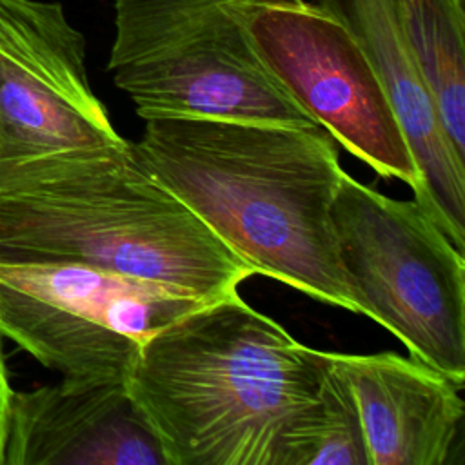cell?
<instances>
[{"label": "cell", "mask_w": 465, "mask_h": 465, "mask_svg": "<svg viewBox=\"0 0 465 465\" xmlns=\"http://www.w3.org/2000/svg\"><path fill=\"white\" fill-rule=\"evenodd\" d=\"M145 167L256 274L358 312L332 227L341 174L334 138L232 118H147Z\"/></svg>", "instance_id": "1"}, {"label": "cell", "mask_w": 465, "mask_h": 465, "mask_svg": "<svg viewBox=\"0 0 465 465\" xmlns=\"http://www.w3.org/2000/svg\"><path fill=\"white\" fill-rule=\"evenodd\" d=\"M327 371V351L300 343L234 291L154 331L127 391L167 465H285Z\"/></svg>", "instance_id": "2"}, {"label": "cell", "mask_w": 465, "mask_h": 465, "mask_svg": "<svg viewBox=\"0 0 465 465\" xmlns=\"http://www.w3.org/2000/svg\"><path fill=\"white\" fill-rule=\"evenodd\" d=\"M24 262L93 265L205 302L256 274L125 138L0 163V263Z\"/></svg>", "instance_id": "3"}, {"label": "cell", "mask_w": 465, "mask_h": 465, "mask_svg": "<svg viewBox=\"0 0 465 465\" xmlns=\"http://www.w3.org/2000/svg\"><path fill=\"white\" fill-rule=\"evenodd\" d=\"M107 71L143 120L318 125L263 64L231 0H114Z\"/></svg>", "instance_id": "4"}, {"label": "cell", "mask_w": 465, "mask_h": 465, "mask_svg": "<svg viewBox=\"0 0 465 465\" xmlns=\"http://www.w3.org/2000/svg\"><path fill=\"white\" fill-rule=\"evenodd\" d=\"M338 262L360 314L465 385V260L416 200L343 173L332 202Z\"/></svg>", "instance_id": "5"}, {"label": "cell", "mask_w": 465, "mask_h": 465, "mask_svg": "<svg viewBox=\"0 0 465 465\" xmlns=\"http://www.w3.org/2000/svg\"><path fill=\"white\" fill-rule=\"evenodd\" d=\"M202 303L84 263H0V336L62 378L127 381L145 340Z\"/></svg>", "instance_id": "6"}, {"label": "cell", "mask_w": 465, "mask_h": 465, "mask_svg": "<svg viewBox=\"0 0 465 465\" xmlns=\"http://www.w3.org/2000/svg\"><path fill=\"white\" fill-rule=\"evenodd\" d=\"M231 9L269 71L320 127L380 176L418 191L414 158L378 74L331 13L307 0H231Z\"/></svg>", "instance_id": "7"}, {"label": "cell", "mask_w": 465, "mask_h": 465, "mask_svg": "<svg viewBox=\"0 0 465 465\" xmlns=\"http://www.w3.org/2000/svg\"><path fill=\"white\" fill-rule=\"evenodd\" d=\"M118 140L62 4L0 0V163Z\"/></svg>", "instance_id": "8"}, {"label": "cell", "mask_w": 465, "mask_h": 465, "mask_svg": "<svg viewBox=\"0 0 465 465\" xmlns=\"http://www.w3.org/2000/svg\"><path fill=\"white\" fill-rule=\"evenodd\" d=\"M4 465H167L122 380L13 391Z\"/></svg>", "instance_id": "9"}, {"label": "cell", "mask_w": 465, "mask_h": 465, "mask_svg": "<svg viewBox=\"0 0 465 465\" xmlns=\"http://www.w3.org/2000/svg\"><path fill=\"white\" fill-rule=\"evenodd\" d=\"M358 42L378 74L414 158V200L463 251L465 158L449 142L434 100L412 56L398 0H314Z\"/></svg>", "instance_id": "10"}, {"label": "cell", "mask_w": 465, "mask_h": 465, "mask_svg": "<svg viewBox=\"0 0 465 465\" xmlns=\"http://www.w3.org/2000/svg\"><path fill=\"white\" fill-rule=\"evenodd\" d=\"M363 429L369 465H449L458 452L461 385L396 352H331Z\"/></svg>", "instance_id": "11"}, {"label": "cell", "mask_w": 465, "mask_h": 465, "mask_svg": "<svg viewBox=\"0 0 465 465\" xmlns=\"http://www.w3.org/2000/svg\"><path fill=\"white\" fill-rule=\"evenodd\" d=\"M398 7L445 134L465 158V0H398Z\"/></svg>", "instance_id": "12"}, {"label": "cell", "mask_w": 465, "mask_h": 465, "mask_svg": "<svg viewBox=\"0 0 465 465\" xmlns=\"http://www.w3.org/2000/svg\"><path fill=\"white\" fill-rule=\"evenodd\" d=\"M285 465H369L354 398L331 360L320 400L289 441Z\"/></svg>", "instance_id": "13"}, {"label": "cell", "mask_w": 465, "mask_h": 465, "mask_svg": "<svg viewBox=\"0 0 465 465\" xmlns=\"http://www.w3.org/2000/svg\"><path fill=\"white\" fill-rule=\"evenodd\" d=\"M13 387L9 381V372L0 352V465H4L5 458V434H7V418H9V405H11Z\"/></svg>", "instance_id": "14"}]
</instances>
